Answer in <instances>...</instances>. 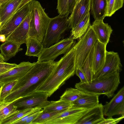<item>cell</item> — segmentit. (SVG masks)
<instances>
[{
    "label": "cell",
    "mask_w": 124,
    "mask_h": 124,
    "mask_svg": "<svg viewBox=\"0 0 124 124\" xmlns=\"http://www.w3.org/2000/svg\"><path fill=\"white\" fill-rule=\"evenodd\" d=\"M99 96L84 93L77 99L71 103V107L87 109L92 108L99 104Z\"/></svg>",
    "instance_id": "obj_20"
},
{
    "label": "cell",
    "mask_w": 124,
    "mask_h": 124,
    "mask_svg": "<svg viewBox=\"0 0 124 124\" xmlns=\"http://www.w3.org/2000/svg\"><path fill=\"white\" fill-rule=\"evenodd\" d=\"M104 116L108 117L124 115V87H122L109 102L103 106Z\"/></svg>",
    "instance_id": "obj_12"
},
{
    "label": "cell",
    "mask_w": 124,
    "mask_h": 124,
    "mask_svg": "<svg viewBox=\"0 0 124 124\" xmlns=\"http://www.w3.org/2000/svg\"><path fill=\"white\" fill-rule=\"evenodd\" d=\"M25 44L27 50L25 55L29 56L38 57L44 48L42 43L30 37H28Z\"/></svg>",
    "instance_id": "obj_23"
},
{
    "label": "cell",
    "mask_w": 124,
    "mask_h": 124,
    "mask_svg": "<svg viewBox=\"0 0 124 124\" xmlns=\"http://www.w3.org/2000/svg\"><path fill=\"white\" fill-rule=\"evenodd\" d=\"M48 97L46 93L35 91L16 101L14 105L17 108L22 109L37 107L43 108L50 103L47 100Z\"/></svg>",
    "instance_id": "obj_8"
},
{
    "label": "cell",
    "mask_w": 124,
    "mask_h": 124,
    "mask_svg": "<svg viewBox=\"0 0 124 124\" xmlns=\"http://www.w3.org/2000/svg\"><path fill=\"white\" fill-rule=\"evenodd\" d=\"M69 14L50 18L42 43L44 47H49L59 41L69 28Z\"/></svg>",
    "instance_id": "obj_5"
},
{
    "label": "cell",
    "mask_w": 124,
    "mask_h": 124,
    "mask_svg": "<svg viewBox=\"0 0 124 124\" xmlns=\"http://www.w3.org/2000/svg\"><path fill=\"white\" fill-rule=\"evenodd\" d=\"M5 61V60L3 57L0 53V63L3 62Z\"/></svg>",
    "instance_id": "obj_43"
},
{
    "label": "cell",
    "mask_w": 124,
    "mask_h": 124,
    "mask_svg": "<svg viewBox=\"0 0 124 124\" xmlns=\"http://www.w3.org/2000/svg\"></svg>",
    "instance_id": "obj_48"
},
{
    "label": "cell",
    "mask_w": 124,
    "mask_h": 124,
    "mask_svg": "<svg viewBox=\"0 0 124 124\" xmlns=\"http://www.w3.org/2000/svg\"><path fill=\"white\" fill-rule=\"evenodd\" d=\"M84 93L76 88H68L60 97V100L71 103L77 99Z\"/></svg>",
    "instance_id": "obj_27"
},
{
    "label": "cell",
    "mask_w": 124,
    "mask_h": 124,
    "mask_svg": "<svg viewBox=\"0 0 124 124\" xmlns=\"http://www.w3.org/2000/svg\"><path fill=\"white\" fill-rule=\"evenodd\" d=\"M31 18V11L18 26L6 38L20 45L25 44L29 37L30 22Z\"/></svg>",
    "instance_id": "obj_16"
},
{
    "label": "cell",
    "mask_w": 124,
    "mask_h": 124,
    "mask_svg": "<svg viewBox=\"0 0 124 124\" xmlns=\"http://www.w3.org/2000/svg\"><path fill=\"white\" fill-rule=\"evenodd\" d=\"M66 110L48 112L43 110V111L33 120L31 124H44L47 121Z\"/></svg>",
    "instance_id": "obj_28"
},
{
    "label": "cell",
    "mask_w": 124,
    "mask_h": 124,
    "mask_svg": "<svg viewBox=\"0 0 124 124\" xmlns=\"http://www.w3.org/2000/svg\"><path fill=\"white\" fill-rule=\"evenodd\" d=\"M34 108H26L20 110L16 114L4 120L1 124H13L15 122L24 116Z\"/></svg>",
    "instance_id": "obj_31"
},
{
    "label": "cell",
    "mask_w": 124,
    "mask_h": 124,
    "mask_svg": "<svg viewBox=\"0 0 124 124\" xmlns=\"http://www.w3.org/2000/svg\"><path fill=\"white\" fill-rule=\"evenodd\" d=\"M107 4V0H90V10L95 20L104 19Z\"/></svg>",
    "instance_id": "obj_22"
},
{
    "label": "cell",
    "mask_w": 124,
    "mask_h": 124,
    "mask_svg": "<svg viewBox=\"0 0 124 124\" xmlns=\"http://www.w3.org/2000/svg\"><path fill=\"white\" fill-rule=\"evenodd\" d=\"M104 19L95 20L91 25L98 40L107 45L113 31L111 26L103 22Z\"/></svg>",
    "instance_id": "obj_18"
},
{
    "label": "cell",
    "mask_w": 124,
    "mask_h": 124,
    "mask_svg": "<svg viewBox=\"0 0 124 124\" xmlns=\"http://www.w3.org/2000/svg\"><path fill=\"white\" fill-rule=\"evenodd\" d=\"M103 106L99 103L88 109L76 124H98L104 118Z\"/></svg>",
    "instance_id": "obj_17"
},
{
    "label": "cell",
    "mask_w": 124,
    "mask_h": 124,
    "mask_svg": "<svg viewBox=\"0 0 124 124\" xmlns=\"http://www.w3.org/2000/svg\"><path fill=\"white\" fill-rule=\"evenodd\" d=\"M92 50L93 49L84 63L80 68L85 74L88 82L92 80L93 76L91 64Z\"/></svg>",
    "instance_id": "obj_30"
},
{
    "label": "cell",
    "mask_w": 124,
    "mask_h": 124,
    "mask_svg": "<svg viewBox=\"0 0 124 124\" xmlns=\"http://www.w3.org/2000/svg\"><path fill=\"white\" fill-rule=\"evenodd\" d=\"M34 0H23L18 8L16 11L27 3H30Z\"/></svg>",
    "instance_id": "obj_40"
},
{
    "label": "cell",
    "mask_w": 124,
    "mask_h": 124,
    "mask_svg": "<svg viewBox=\"0 0 124 124\" xmlns=\"http://www.w3.org/2000/svg\"><path fill=\"white\" fill-rule=\"evenodd\" d=\"M35 62H23L15 67L0 74V83L6 84L18 80L26 74Z\"/></svg>",
    "instance_id": "obj_13"
},
{
    "label": "cell",
    "mask_w": 124,
    "mask_h": 124,
    "mask_svg": "<svg viewBox=\"0 0 124 124\" xmlns=\"http://www.w3.org/2000/svg\"><path fill=\"white\" fill-rule=\"evenodd\" d=\"M31 5L27 3L16 12L1 28L0 34L8 37L30 13Z\"/></svg>",
    "instance_id": "obj_11"
},
{
    "label": "cell",
    "mask_w": 124,
    "mask_h": 124,
    "mask_svg": "<svg viewBox=\"0 0 124 124\" xmlns=\"http://www.w3.org/2000/svg\"><path fill=\"white\" fill-rule=\"evenodd\" d=\"M97 39L91 25L86 33L74 45L76 68H80L81 67L90 53Z\"/></svg>",
    "instance_id": "obj_6"
},
{
    "label": "cell",
    "mask_w": 124,
    "mask_h": 124,
    "mask_svg": "<svg viewBox=\"0 0 124 124\" xmlns=\"http://www.w3.org/2000/svg\"><path fill=\"white\" fill-rule=\"evenodd\" d=\"M122 65L118 53L106 51L104 65L97 73L93 76V79L104 77L122 70Z\"/></svg>",
    "instance_id": "obj_10"
},
{
    "label": "cell",
    "mask_w": 124,
    "mask_h": 124,
    "mask_svg": "<svg viewBox=\"0 0 124 124\" xmlns=\"http://www.w3.org/2000/svg\"><path fill=\"white\" fill-rule=\"evenodd\" d=\"M124 118V115L116 118H113L112 117H108L107 118H104L98 124H116L122 120Z\"/></svg>",
    "instance_id": "obj_34"
},
{
    "label": "cell",
    "mask_w": 124,
    "mask_h": 124,
    "mask_svg": "<svg viewBox=\"0 0 124 124\" xmlns=\"http://www.w3.org/2000/svg\"><path fill=\"white\" fill-rule=\"evenodd\" d=\"M76 0H68V11L69 14L71 13L75 5Z\"/></svg>",
    "instance_id": "obj_39"
},
{
    "label": "cell",
    "mask_w": 124,
    "mask_h": 124,
    "mask_svg": "<svg viewBox=\"0 0 124 124\" xmlns=\"http://www.w3.org/2000/svg\"><path fill=\"white\" fill-rule=\"evenodd\" d=\"M68 0H57L56 9L59 15H64L69 14L68 11Z\"/></svg>",
    "instance_id": "obj_33"
},
{
    "label": "cell",
    "mask_w": 124,
    "mask_h": 124,
    "mask_svg": "<svg viewBox=\"0 0 124 124\" xmlns=\"http://www.w3.org/2000/svg\"><path fill=\"white\" fill-rule=\"evenodd\" d=\"M10 69H0V74Z\"/></svg>",
    "instance_id": "obj_42"
},
{
    "label": "cell",
    "mask_w": 124,
    "mask_h": 124,
    "mask_svg": "<svg viewBox=\"0 0 124 124\" xmlns=\"http://www.w3.org/2000/svg\"><path fill=\"white\" fill-rule=\"evenodd\" d=\"M23 0H9L0 5V29L16 11Z\"/></svg>",
    "instance_id": "obj_19"
},
{
    "label": "cell",
    "mask_w": 124,
    "mask_h": 124,
    "mask_svg": "<svg viewBox=\"0 0 124 124\" xmlns=\"http://www.w3.org/2000/svg\"><path fill=\"white\" fill-rule=\"evenodd\" d=\"M31 18L29 37L42 43L50 18L45 12L40 2L34 0L31 2Z\"/></svg>",
    "instance_id": "obj_4"
},
{
    "label": "cell",
    "mask_w": 124,
    "mask_h": 124,
    "mask_svg": "<svg viewBox=\"0 0 124 124\" xmlns=\"http://www.w3.org/2000/svg\"><path fill=\"white\" fill-rule=\"evenodd\" d=\"M87 110L71 107L47 121L44 124H76Z\"/></svg>",
    "instance_id": "obj_9"
},
{
    "label": "cell",
    "mask_w": 124,
    "mask_h": 124,
    "mask_svg": "<svg viewBox=\"0 0 124 124\" xmlns=\"http://www.w3.org/2000/svg\"><path fill=\"white\" fill-rule=\"evenodd\" d=\"M42 109L37 107L34 108L24 116L14 123L13 124H23L31 115Z\"/></svg>",
    "instance_id": "obj_35"
},
{
    "label": "cell",
    "mask_w": 124,
    "mask_h": 124,
    "mask_svg": "<svg viewBox=\"0 0 124 124\" xmlns=\"http://www.w3.org/2000/svg\"><path fill=\"white\" fill-rule=\"evenodd\" d=\"M71 107V103L59 100L56 101H51L45 107L43 110L46 112L58 111L67 109Z\"/></svg>",
    "instance_id": "obj_26"
},
{
    "label": "cell",
    "mask_w": 124,
    "mask_h": 124,
    "mask_svg": "<svg viewBox=\"0 0 124 124\" xmlns=\"http://www.w3.org/2000/svg\"><path fill=\"white\" fill-rule=\"evenodd\" d=\"M91 25L89 12L75 29L71 31V36L70 38L73 40L80 39L86 33Z\"/></svg>",
    "instance_id": "obj_24"
},
{
    "label": "cell",
    "mask_w": 124,
    "mask_h": 124,
    "mask_svg": "<svg viewBox=\"0 0 124 124\" xmlns=\"http://www.w3.org/2000/svg\"><path fill=\"white\" fill-rule=\"evenodd\" d=\"M74 45L58 61L53 71L36 91L46 93L48 97L75 74V48Z\"/></svg>",
    "instance_id": "obj_2"
},
{
    "label": "cell",
    "mask_w": 124,
    "mask_h": 124,
    "mask_svg": "<svg viewBox=\"0 0 124 124\" xmlns=\"http://www.w3.org/2000/svg\"></svg>",
    "instance_id": "obj_50"
},
{
    "label": "cell",
    "mask_w": 124,
    "mask_h": 124,
    "mask_svg": "<svg viewBox=\"0 0 124 124\" xmlns=\"http://www.w3.org/2000/svg\"><path fill=\"white\" fill-rule=\"evenodd\" d=\"M75 44L70 38L63 39L49 47L44 48L38 57L37 61H54L60 55L66 54Z\"/></svg>",
    "instance_id": "obj_7"
},
{
    "label": "cell",
    "mask_w": 124,
    "mask_h": 124,
    "mask_svg": "<svg viewBox=\"0 0 124 124\" xmlns=\"http://www.w3.org/2000/svg\"><path fill=\"white\" fill-rule=\"evenodd\" d=\"M20 45L12 41L6 40L0 46V54L6 62L23 50Z\"/></svg>",
    "instance_id": "obj_21"
},
{
    "label": "cell",
    "mask_w": 124,
    "mask_h": 124,
    "mask_svg": "<svg viewBox=\"0 0 124 124\" xmlns=\"http://www.w3.org/2000/svg\"><path fill=\"white\" fill-rule=\"evenodd\" d=\"M77 0H76V1H77Z\"/></svg>",
    "instance_id": "obj_49"
},
{
    "label": "cell",
    "mask_w": 124,
    "mask_h": 124,
    "mask_svg": "<svg viewBox=\"0 0 124 124\" xmlns=\"http://www.w3.org/2000/svg\"><path fill=\"white\" fill-rule=\"evenodd\" d=\"M81 0H77L76 2H78L80 1Z\"/></svg>",
    "instance_id": "obj_46"
},
{
    "label": "cell",
    "mask_w": 124,
    "mask_h": 124,
    "mask_svg": "<svg viewBox=\"0 0 124 124\" xmlns=\"http://www.w3.org/2000/svg\"><path fill=\"white\" fill-rule=\"evenodd\" d=\"M116 72L109 75L93 79L87 83L80 82L75 85L76 88L85 93L100 95L111 98L120 83V73Z\"/></svg>",
    "instance_id": "obj_3"
},
{
    "label": "cell",
    "mask_w": 124,
    "mask_h": 124,
    "mask_svg": "<svg viewBox=\"0 0 124 124\" xmlns=\"http://www.w3.org/2000/svg\"><path fill=\"white\" fill-rule=\"evenodd\" d=\"M56 62L54 61L35 62L31 69L19 79L4 102H8L25 97L36 91L54 69Z\"/></svg>",
    "instance_id": "obj_1"
},
{
    "label": "cell",
    "mask_w": 124,
    "mask_h": 124,
    "mask_svg": "<svg viewBox=\"0 0 124 124\" xmlns=\"http://www.w3.org/2000/svg\"><path fill=\"white\" fill-rule=\"evenodd\" d=\"M9 0H0V5L3 4Z\"/></svg>",
    "instance_id": "obj_44"
},
{
    "label": "cell",
    "mask_w": 124,
    "mask_h": 124,
    "mask_svg": "<svg viewBox=\"0 0 124 124\" xmlns=\"http://www.w3.org/2000/svg\"><path fill=\"white\" fill-rule=\"evenodd\" d=\"M90 11V0H81L76 2L68 18L69 28L73 30Z\"/></svg>",
    "instance_id": "obj_14"
},
{
    "label": "cell",
    "mask_w": 124,
    "mask_h": 124,
    "mask_svg": "<svg viewBox=\"0 0 124 124\" xmlns=\"http://www.w3.org/2000/svg\"><path fill=\"white\" fill-rule=\"evenodd\" d=\"M43 109L40 110L31 115L23 124H31L32 122L42 111Z\"/></svg>",
    "instance_id": "obj_37"
},
{
    "label": "cell",
    "mask_w": 124,
    "mask_h": 124,
    "mask_svg": "<svg viewBox=\"0 0 124 124\" xmlns=\"http://www.w3.org/2000/svg\"><path fill=\"white\" fill-rule=\"evenodd\" d=\"M75 73L80 78L81 83H87L88 82L85 74L80 68H76Z\"/></svg>",
    "instance_id": "obj_36"
},
{
    "label": "cell",
    "mask_w": 124,
    "mask_h": 124,
    "mask_svg": "<svg viewBox=\"0 0 124 124\" xmlns=\"http://www.w3.org/2000/svg\"><path fill=\"white\" fill-rule=\"evenodd\" d=\"M6 40V37L3 34H0V42H4Z\"/></svg>",
    "instance_id": "obj_41"
},
{
    "label": "cell",
    "mask_w": 124,
    "mask_h": 124,
    "mask_svg": "<svg viewBox=\"0 0 124 124\" xmlns=\"http://www.w3.org/2000/svg\"><path fill=\"white\" fill-rule=\"evenodd\" d=\"M21 98L8 102H3L0 103V124L5 119L18 112L17 107L14 105L15 102Z\"/></svg>",
    "instance_id": "obj_25"
},
{
    "label": "cell",
    "mask_w": 124,
    "mask_h": 124,
    "mask_svg": "<svg viewBox=\"0 0 124 124\" xmlns=\"http://www.w3.org/2000/svg\"><path fill=\"white\" fill-rule=\"evenodd\" d=\"M107 45L100 42L97 39L92 50L91 59V67L93 75L101 69L105 60Z\"/></svg>",
    "instance_id": "obj_15"
},
{
    "label": "cell",
    "mask_w": 124,
    "mask_h": 124,
    "mask_svg": "<svg viewBox=\"0 0 124 124\" xmlns=\"http://www.w3.org/2000/svg\"><path fill=\"white\" fill-rule=\"evenodd\" d=\"M17 64L15 63H10L6 62L0 63V69H11L16 66Z\"/></svg>",
    "instance_id": "obj_38"
},
{
    "label": "cell",
    "mask_w": 124,
    "mask_h": 124,
    "mask_svg": "<svg viewBox=\"0 0 124 124\" xmlns=\"http://www.w3.org/2000/svg\"><path fill=\"white\" fill-rule=\"evenodd\" d=\"M124 0H109L107 2L106 17L111 16L123 7Z\"/></svg>",
    "instance_id": "obj_29"
},
{
    "label": "cell",
    "mask_w": 124,
    "mask_h": 124,
    "mask_svg": "<svg viewBox=\"0 0 124 124\" xmlns=\"http://www.w3.org/2000/svg\"><path fill=\"white\" fill-rule=\"evenodd\" d=\"M18 80L4 84L0 88V103L4 101L7 96L10 93L16 84Z\"/></svg>",
    "instance_id": "obj_32"
},
{
    "label": "cell",
    "mask_w": 124,
    "mask_h": 124,
    "mask_svg": "<svg viewBox=\"0 0 124 124\" xmlns=\"http://www.w3.org/2000/svg\"><path fill=\"white\" fill-rule=\"evenodd\" d=\"M109 0H107V2L109 1Z\"/></svg>",
    "instance_id": "obj_47"
},
{
    "label": "cell",
    "mask_w": 124,
    "mask_h": 124,
    "mask_svg": "<svg viewBox=\"0 0 124 124\" xmlns=\"http://www.w3.org/2000/svg\"><path fill=\"white\" fill-rule=\"evenodd\" d=\"M3 85L4 84H3L0 83V88L1 87L3 86Z\"/></svg>",
    "instance_id": "obj_45"
}]
</instances>
